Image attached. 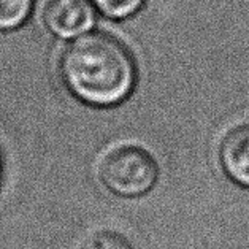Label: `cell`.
I'll return each instance as SVG.
<instances>
[{"mask_svg": "<svg viewBox=\"0 0 249 249\" xmlns=\"http://www.w3.org/2000/svg\"><path fill=\"white\" fill-rule=\"evenodd\" d=\"M60 76L78 100L92 107H113L133 90L137 67L123 41L90 30L64 50Z\"/></svg>", "mask_w": 249, "mask_h": 249, "instance_id": "obj_1", "label": "cell"}, {"mask_svg": "<svg viewBox=\"0 0 249 249\" xmlns=\"http://www.w3.org/2000/svg\"><path fill=\"white\" fill-rule=\"evenodd\" d=\"M159 168L148 151L138 146H119L100 163V179L107 189L121 197H140L154 187Z\"/></svg>", "mask_w": 249, "mask_h": 249, "instance_id": "obj_2", "label": "cell"}, {"mask_svg": "<svg viewBox=\"0 0 249 249\" xmlns=\"http://www.w3.org/2000/svg\"><path fill=\"white\" fill-rule=\"evenodd\" d=\"M43 22L54 37L75 40L94 27L95 8L90 0H48Z\"/></svg>", "mask_w": 249, "mask_h": 249, "instance_id": "obj_3", "label": "cell"}, {"mask_svg": "<svg viewBox=\"0 0 249 249\" xmlns=\"http://www.w3.org/2000/svg\"><path fill=\"white\" fill-rule=\"evenodd\" d=\"M219 160L229 179L249 189V124L236 125L224 137Z\"/></svg>", "mask_w": 249, "mask_h": 249, "instance_id": "obj_4", "label": "cell"}, {"mask_svg": "<svg viewBox=\"0 0 249 249\" xmlns=\"http://www.w3.org/2000/svg\"><path fill=\"white\" fill-rule=\"evenodd\" d=\"M35 0H0V32L15 30L29 19Z\"/></svg>", "mask_w": 249, "mask_h": 249, "instance_id": "obj_5", "label": "cell"}, {"mask_svg": "<svg viewBox=\"0 0 249 249\" xmlns=\"http://www.w3.org/2000/svg\"><path fill=\"white\" fill-rule=\"evenodd\" d=\"M95 11H99L108 19H127L133 15H137L146 0H90Z\"/></svg>", "mask_w": 249, "mask_h": 249, "instance_id": "obj_6", "label": "cell"}, {"mask_svg": "<svg viewBox=\"0 0 249 249\" xmlns=\"http://www.w3.org/2000/svg\"><path fill=\"white\" fill-rule=\"evenodd\" d=\"M81 249H133L123 235L111 230H100L88 236Z\"/></svg>", "mask_w": 249, "mask_h": 249, "instance_id": "obj_7", "label": "cell"}]
</instances>
